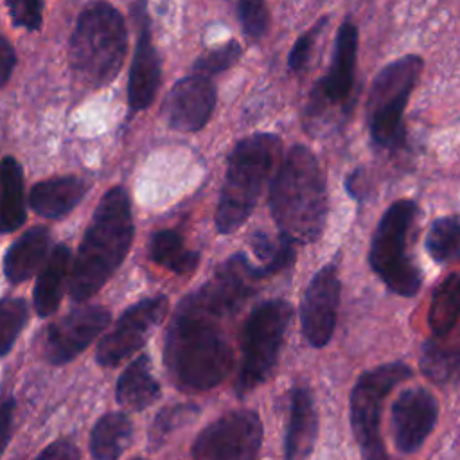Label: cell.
Here are the masks:
<instances>
[{"instance_id": "6da1fadb", "label": "cell", "mask_w": 460, "mask_h": 460, "mask_svg": "<svg viewBox=\"0 0 460 460\" xmlns=\"http://www.w3.org/2000/svg\"><path fill=\"white\" fill-rule=\"evenodd\" d=\"M243 253L228 257L210 280L181 298L165 332L164 363L181 390H210L223 383L234 365L225 329L261 280Z\"/></svg>"}, {"instance_id": "7a4b0ae2", "label": "cell", "mask_w": 460, "mask_h": 460, "mask_svg": "<svg viewBox=\"0 0 460 460\" xmlns=\"http://www.w3.org/2000/svg\"><path fill=\"white\" fill-rule=\"evenodd\" d=\"M135 235L131 201L115 185L97 203L70 270L68 295L83 304L97 295L126 259Z\"/></svg>"}, {"instance_id": "3957f363", "label": "cell", "mask_w": 460, "mask_h": 460, "mask_svg": "<svg viewBox=\"0 0 460 460\" xmlns=\"http://www.w3.org/2000/svg\"><path fill=\"white\" fill-rule=\"evenodd\" d=\"M270 210L280 235L295 244L316 241L327 219V181L314 153L295 144L270 187Z\"/></svg>"}, {"instance_id": "277c9868", "label": "cell", "mask_w": 460, "mask_h": 460, "mask_svg": "<svg viewBox=\"0 0 460 460\" xmlns=\"http://www.w3.org/2000/svg\"><path fill=\"white\" fill-rule=\"evenodd\" d=\"M128 50V29L111 4L84 5L70 36V66L88 88L108 86L119 74Z\"/></svg>"}, {"instance_id": "5b68a950", "label": "cell", "mask_w": 460, "mask_h": 460, "mask_svg": "<svg viewBox=\"0 0 460 460\" xmlns=\"http://www.w3.org/2000/svg\"><path fill=\"white\" fill-rule=\"evenodd\" d=\"M279 153L280 138L271 133H253L234 146L214 217L219 234L235 232L250 217Z\"/></svg>"}, {"instance_id": "8992f818", "label": "cell", "mask_w": 460, "mask_h": 460, "mask_svg": "<svg viewBox=\"0 0 460 460\" xmlns=\"http://www.w3.org/2000/svg\"><path fill=\"white\" fill-rule=\"evenodd\" d=\"M415 216V201H394L381 216L370 241L368 264L372 271L399 296H413L422 286L420 270L408 253V235Z\"/></svg>"}, {"instance_id": "52a82bcc", "label": "cell", "mask_w": 460, "mask_h": 460, "mask_svg": "<svg viewBox=\"0 0 460 460\" xmlns=\"http://www.w3.org/2000/svg\"><path fill=\"white\" fill-rule=\"evenodd\" d=\"M291 318L293 307L284 298L264 300L253 307L243 327V359L235 381L237 395H246L271 376Z\"/></svg>"}, {"instance_id": "ba28073f", "label": "cell", "mask_w": 460, "mask_h": 460, "mask_svg": "<svg viewBox=\"0 0 460 460\" xmlns=\"http://www.w3.org/2000/svg\"><path fill=\"white\" fill-rule=\"evenodd\" d=\"M422 66L420 56L408 54L388 63L376 75L368 93L367 120L370 138L377 147L394 149L402 144V113Z\"/></svg>"}, {"instance_id": "9c48e42d", "label": "cell", "mask_w": 460, "mask_h": 460, "mask_svg": "<svg viewBox=\"0 0 460 460\" xmlns=\"http://www.w3.org/2000/svg\"><path fill=\"white\" fill-rule=\"evenodd\" d=\"M411 377V368L401 361L383 363L363 372L350 392V426L363 460H388L379 424L386 395L401 381Z\"/></svg>"}, {"instance_id": "30bf717a", "label": "cell", "mask_w": 460, "mask_h": 460, "mask_svg": "<svg viewBox=\"0 0 460 460\" xmlns=\"http://www.w3.org/2000/svg\"><path fill=\"white\" fill-rule=\"evenodd\" d=\"M262 424L252 410H234L208 424L196 438L194 460H257Z\"/></svg>"}, {"instance_id": "8fae6325", "label": "cell", "mask_w": 460, "mask_h": 460, "mask_svg": "<svg viewBox=\"0 0 460 460\" xmlns=\"http://www.w3.org/2000/svg\"><path fill=\"white\" fill-rule=\"evenodd\" d=\"M169 309L165 295H155L129 305L108 331L97 349L95 361L101 367L113 368L135 354L149 338L153 329L164 320Z\"/></svg>"}, {"instance_id": "7c38bea8", "label": "cell", "mask_w": 460, "mask_h": 460, "mask_svg": "<svg viewBox=\"0 0 460 460\" xmlns=\"http://www.w3.org/2000/svg\"><path fill=\"white\" fill-rule=\"evenodd\" d=\"M358 58V27L350 18H345L338 29L334 52L327 74L314 84L307 117L320 119L334 108H345L354 88V70Z\"/></svg>"}, {"instance_id": "4fadbf2b", "label": "cell", "mask_w": 460, "mask_h": 460, "mask_svg": "<svg viewBox=\"0 0 460 460\" xmlns=\"http://www.w3.org/2000/svg\"><path fill=\"white\" fill-rule=\"evenodd\" d=\"M110 311L99 304H81L47 327L43 354L52 365L77 358L110 323Z\"/></svg>"}, {"instance_id": "5bb4252c", "label": "cell", "mask_w": 460, "mask_h": 460, "mask_svg": "<svg viewBox=\"0 0 460 460\" xmlns=\"http://www.w3.org/2000/svg\"><path fill=\"white\" fill-rule=\"evenodd\" d=\"M340 293L341 282L338 268L332 262L322 266L309 280L300 304V325L311 347L322 349L332 338L338 320Z\"/></svg>"}, {"instance_id": "9a60e30c", "label": "cell", "mask_w": 460, "mask_h": 460, "mask_svg": "<svg viewBox=\"0 0 460 460\" xmlns=\"http://www.w3.org/2000/svg\"><path fill=\"white\" fill-rule=\"evenodd\" d=\"M131 14L137 23V43L129 66L128 106L133 113H137L153 104L162 79V63L151 38L147 5L144 2L133 4Z\"/></svg>"}, {"instance_id": "2e32d148", "label": "cell", "mask_w": 460, "mask_h": 460, "mask_svg": "<svg viewBox=\"0 0 460 460\" xmlns=\"http://www.w3.org/2000/svg\"><path fill=\"white\" fill-rule=\"evenodd\" d=\"M217 92L210 77L190 74L181 77L164 101L167 124L178 131H199L210 120Z\"/></svg>"}, {"instance_id": "e0dca14e", "label": "cell", "mask_w": 460, "mask_h": 460, "mask_svg": "<svg viewBox=\"0 0 460 460\" xmlns=\"http://www.w3.org/2000/svg\"><path fill=\"white\" fill-rule=\"evenodd\" d=\"M438 404L435 395L413 386L399 394L392 406L394 442L401 453H415L437 424Z\"/></svg>"}, {"instance_id": "ac0fdd59", "label": "cell", "mask_w": 460, "mask_h": 460, "mask_svg": "<svg viewBox=\"0 0 460 460\" xmlns=\"http://www.w3.org/2000/svg\"><path fill=\"white\" fill-rule=\"evenodd\" d=\"M86 183L77 176H54L32 185L31 208L47 219H61L72 212L86 194Z\"/></svg>"}, {"instance_id": "d6986e66", "label": "cell", "mask_w": 460, "mask_h": 460, "mask_svg": "<svg viewBox=\"0 0 460 460\" xmlns=\"http://www.w3.org/2000/svg\"><path fill=\"white\" fill-rule=\"evenodd\" d=\"M50 244V232L47 226H32L23 232L5 252L4 275L11 284L29 280L40 268L45 266Z\"/></svg>"}, {"instance_id": "ffe728a7", "label": "cell", "mask_w": 460, "mask_h": 460, "mask_svg": "<svg viewBox=\"0 0 460 460\" xmlns=\"http://www.w3.org/2000/svg\"><path fill=\"white\" fill-rule=\"evenodd\" d=\"M316 431L318 419L311 392L304 386H296L291 392L289 422L284 444L286 460H305L313 451Z\"/></svg>"}, {"instance_id": "44dd1931", "label": "cell", "mask_w": 460, "mask_h": 460, "mask_svg": "<svg viewBox=\"0 0 460 460\" xmlns=\"http://www.w3.org/2000/svg\"><path fill=\"white\" fill-rule=\"evenodd\" d=\"M70 248L66 244H56L49 253L45 266L40 270V275L32 291V305L38 316L45 318L56 313L59 307L63 289L68 288L70 280Z\"/></svg>"}, {"instance_id": "7402d4cb", "label": "cell", "mask_w": 460, "mask_h": 460, "mask_svg": "<svg viewBox=\"0 0 460 460\" xmlns=\"http://www.w3.org/2000/svg\"><path fill=\"white\" fill-rule=\"evenodd\" d=\"M115 395L117 402L131 411H142L160 397V385L153 376L147 354H140L124 368L119 376Z\"/></svg>"}, {"instance_id": "603a6c76", "label": "cell", "mask_w": 460, "mask_h": 460, "mask_svg": "<svg viewBox=\"0 0 460 460\" xmlns=\"http://www.w3.org/2000/svg\"><path fill=\"white\" fill-rule=\"evenodd\" d=\"M149 257L155 264L176 275H189L199 266V252L185 246L180 232L162 228L153 232L147 246Z\"/></svg>"}, {"instance_id": "cb8c5ba5", "label": "cell", "mask_w": 460, "mask_h": 460, "mask_svg": "<svg viewBox=\"0 0 460 460\" xmlns=\"http://www.w3.org/2000/svg\"><path fill=\"white\" fill-rule=\"evenodd\" d=\"M133 424L122 411L102 415L90 435V451L95 460H117L129 446Z\"/></svg>"}, {"instance_id": "d4e9b609", "label": "cell", "mask_w": 460, "mask_h": 460, "mask_svg": "<svg viewBox=\"0 0 460 460\" xmlns=\"http://www.w3.org/2000/svg\"><path fill=\"white\" fill-rule=\"evenodd\" d=\"M2 208H0V230L11 234L25 223V192L23 172L14 156H4L2 160Z\"/></svg>"}, {"instance_id": "484cf974", "label": "cell", "mask_w": 460, "mask_h": 460, "mask_svg": "<svg viewBox=\"0 0 460 460\" xmlns=\"http://www.w3.org/2000/svg\"><path fill=\"white\" fill-rule=\"evenodd\" d=\"M460 320V271L446 277L433 291L428 323L433 338L444 340Z\"/></svg>"}, {"instance_id": "4316f807", "label": "cell", "mask_w": 460, "mask_h": 460, "mask_svg": "<svg viewBox=\"0 0 460 460\" xmlns=\"http://www.w3.org/2000/svg\"><path fill=\"white\" fill-rule=\"evenodd\" d=\"M420 370L433 383L446 385L460 377V345H446L442 340L422 343Z\"/></svg>"}, {"instance_id": "83f0119b", "label": "cell", "mask_w": 460, "mask_h": 460, "mask_svg": "<svg viewBox=\"0 0 460 460\" xmlns=\"http://www.w3.org/2000/svg\"><path fill=\"white\" fill-rule=\"evenodd\" d=\"M250 246L253 257L257 259L255 268L262 277L273 275L284 268H288L295 259V243L279 234L277 239L268 235L266 232H255L250 239Z\"/></svg>"}, {"instance_id": "f1b7e54d", "label": "cell", "mask_w": 460, "mask_h": 460, "mask_svg": "<svg viewBox=\"0 0 460 460\" xmlns=\"http://www.w3.org/2000/svg\"><path fill=\"white\" fill-rule=\"evenodd\" d=\"M426 252L438 264L460 259V216H444L431 223L426 239Z\"/></svg>"}, {"instance_id": "f546056e", "label": "cell", "mask_w": 460, "mask_h": 460, "mask_svg": "<svg viewBox=\"0 0 460 460\" xmlns=\"http://www.w3.org/2000/svg\"><path fill=\"white\" fill-rule=\"evenodd\" d=\"M29 305L23 298H4L0 302V354L7 356L27 323Z\"/></svg>"}, {"instance_id": "4dcf8cb0", "label": "cell", "mask_w": 460, "mask_h": 460, "mask_svg": "<svg viewBox=\"0 0 460 460\" xmlns=\"http://www.w3.org/2000/svg\"><path fill=\"white\" fill-rule=\"evenodd\" d=\"M241 54H243V47L239 41H235V40L226 41L225 45L199 56L192 65V72L205 75V77L221 74L223 70L235 65L237 59L241 58Z\"/></svg>"}, {"instance_id": "1f68e13d", "label": "cell", "mask_w": 460, "mask_h": 460, "mask_svg": "<svg viewBox=\"0 0 460 460\" xmlns=\"http://www.w3.org/2000/svg\"><path fill=\"white\" fill-rule=\"evenodd\" d=\"M237 18L241 22L243 32L252 40H259L268 32L270 11L264 2H252V0L239 2Z\"/></svg>"}, {"instance_id": "d6a6232c", "label": "cell", "mask_w": 460, "mask_h": 460, "mask_svg": "<svg viewBox=\"0 0 460 460\" xmlns=\"http://www.w3.org/2000/svg\"><path fill=\"white\" fill-rule=\"evenodd\" d=\"M196 415H198V408L190 406V404H178V406H172V408H164L153 422L151 442L153 444L162 442L171 431H174L176 428H180L187 420L194 419Z\"/></svg>"}, {"instance_id": "836d02e7", "label": "cell", "mask_w": 460, "mask_h": 460, "mask_svg": "<svg viewBox=\"0 0 460 460\" xmlns=\"http://www.w3.org/2000/svg\"><path fill=\"white\" fill-rule=\"evenodd\" d=\"M329 18L322 16L320 20H316L305 32H302L296 41L291 47V52L288 56V66L291 72H300L307 66L309 59H311V52L313 47L316 43V38L320 36V32L323 31V27L327 25Z\"/></svg>"}, {"instance_id": "e575fe53", "label": "cell", "mask_w": 460, "mask_h": 460, "mask_svg": "<svg viewBox=\"0 0 460 460\" xmlns=\"http://www.w3.org/2000/svg\"><path fill=\"white\" fill-rule=\"evenodd\" d=\"M5 7L14 27H23L27 31H38L41 27L43 2L40 0H7Z\"/></svg>"}, {"instance_id": "d590c367", "label": "cell", "mask_w": 460, "mask_h": 460, "mask_svg": "<svg viewBox=\"0 0 460 460\" xmlns=\"http://www.w3.org/2000/svg\"><path fill=\"white\" fill-rule=\"evenodd\" d=\"M36 460H79L77 449L68 440H56L45 447Z\"/></svg>"}, {"instance_id": "8d00e7d4", "label": "cell", "mask_w": 460, "mask_h": 460, "mask_svg": "<svg viewBox=\"0 0 460 460\" xmlns=\"http://www.w3.org/2000/svg\"><path fill=\"white\" fill-rule=\"evenodd\" d=\"M16 65V52L5 36H0V84L5 86Z\"/></svg>"}, {"instance_id": "74e56055", "label": "cell", "mask_w": 460, "mask_h": 460, "mask_svg": "<svg viewBox=\"0 0 460 460\" xmlns=\"http://www.w3.org/2000/svg\"><path fill=\"white\" fill-rule=\"evenodd\" d=\"M13 411H14V399L13 397H5L2 401V442H4V447L7 446L9 437H11Z\"/></svg>"}, {"instance_id": "f35d334b", "label": "cell", "mask_w": 460, "mask_h": 460, "mask_svg": "<svg viewBox=\"0 0 460 460\" xmlns=\"http://www.w3.org/2000/svg\"><path fill=\"white\" fill-rule=\"evenodd\" d=\"M135 460H142V458H135Z\"/></svg>"}]
</instances>
